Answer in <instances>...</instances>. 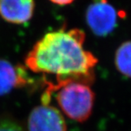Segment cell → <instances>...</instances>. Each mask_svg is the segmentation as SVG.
I'll list each match as a JSON object with an SVG mask.
<instances>
[{"mask_svg": "<svg viewBox=\"0 0 131 131\" xmlns=\"http://www.w3.org/2000/svg\"><path fill=\"white\" fill-rule=\"evenodd\" d=\"M49 1L54 4L59 5V6H67V5L71 4L73 2L75 1V0H49Z\"/></svg>", "mask_w": 131, "mask_h": 131, "instance_id": "obj_9", "label": "cell"}, {"mask_svg": "<svg viewBox=\"0 0 131 131\" xmlns=\"http://www.w3.org/2000/svg\"><path fill=\"white\" fill-rule=\"evenodd\" d=\"M0 131H27L25 128L15 118L0 115Z\"/></svg>", "mask_w": 131, "mask_h": 131, "instance_id": "obj_8", "label": "cell"}, {"mask_svg": "<svg viewBox=\"0 0 131 131\" xmlns=\"http://www.w3.org/2000/svg\"><path fill=\"white\" fill-rule=\"evenodd\" d=\"M34 10V0H0V15L9 23L25 24L31 20Z\"/></svg>", "mask_w": 131, "mask_h": 131, "instance_id": "obj_6", "label": "cell"}, {"mask_svg": "<svg viewBox=\"0 0 131 131\" xmlns=\"http://www.w3.org/2000/svg\"><path fill=\"white\" fill-rule=\"evenodd\" d=\"M27 131H67V126L57 107L40 104L30 111L27 120Z\"/></svg>", "mask_w": 131, "mask_h": 131, "instance_id": "obj_4", "label": "cell"}, {"mask_svg": "<svg viewBox=\"0 0 131 131\" xmlns=\"http://www.w3.org/2000/svg\"><path fill=\"white\" fill-rule=\"evenodd\" d=\"M29 83V77L23 66H14L6 59H0V96Z\"/></svg>", "mask_w": 131, "mask_h": 131, "instance_id": "obj_5", "label": "cell"}, {"mask_svg": "<svg viewBox=\"0 0 131 131\" xmlns=\"http://www.w3.org/2000/svg\"><path fill=\"white\" fill-rule=\"evenodd\" d=\"M85 40V34L81 29H60L46 33L27 54L25 64L29 70L51 74L57 79L44 92V99L50 100L52 92L70 81L93 83L98 59L84 48Z\"/></svg>", "mask_w": 131, "mask_h": 131, "instance_id": "obj_1", "label": "cell"}, {"mask_svg": "<svg viewBox=\"0 0 131 131\" xmlns=\"http://www.w3.org/2000/svg\"><path fill=\"white\" fill-rule=\"evenodd\" d=\"M115 66L126 78H131V40L122 43L115 54Z\"/></svg>", "mask_w": 131, "mask_h": 131, "instance_id": "obj_7", "label": "cell"}, {"mask_svg": "<svg viewBox=\"0 0 131 131\" xmlns=\"http://www.w3.org/2000/svg\"><path fill=\"white\" fill-rule=\"evenodd\" d=\"M86 23L96 36H105L117 25L118 14L107 0H93L86 10Z\"/></svg>", "mask_w": 131, "mask_h": 131, "instance_id": "obj_3", "label": "cell"}, {"mask_svg": "<svg viewBox=\"0 0 131 131\" xmlns=\"http://www.w3.org/2000/svg\"><path fill=\"white\" fill-rule=\"evenodd\" d=\"M56 100L61 111L69 118L84 123L92 113L95 93L89 85L80 81H70L57 89Z\"/></svg>", "mask_w": 131, "mask_h": 131, "instance_id": "obj_2", "label": "cell"}]
</instances>
